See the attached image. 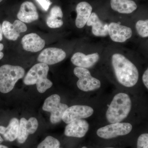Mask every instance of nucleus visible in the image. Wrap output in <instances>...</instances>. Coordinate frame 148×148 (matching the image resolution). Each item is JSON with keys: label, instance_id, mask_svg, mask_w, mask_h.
<instances>
[{"label": "nucleus", "instance_id": "1", "mask_svg": "<svg viewBox=\"0 0 148 148\" xmlns=\"http://www.w3.org/2000/svg\"><path fill=\"white\" fill-rule=\"evenodd\" d=\"M112 64L118 82L122 85L132 87L138 82L139 73L135 64L124 55L115 53L112 56Z\"/></svg>", "mask_w": 148, "mask_h": 148}, {"label": "nucleus", "instance_id": "2", "mask_svg": "<svg viewBox=\"0 0 148 148\" xmlns=\"http://www.w3.org/2000/svg\"><path fill=\"white\" fill-rule=\"evenodd\" d=\"M132 107V101L128 94L119 92L114 96L107 110L106 117L110 123L121 122L128 116Z\"/></svg>", "mask_w": 148, "mask_h": 148}, {"label": "nucleus", "instance_id": "3", "mask_svg": "<svg viewBox=\"0 0 148 148\" xmlns=\"http://www.w3.org/2000/svg\"><path fill=\"white\" fill-rule=\"evenodd\" d=\"M49 67L47 64L38 63L33 66L24 77V82L27 85H36L38 91L44 93L53 85V83L47 79Z\"/></svg>", "mask_w": 148, "mask_h": 148}, {"label": "nucleus", "instance_id": "4", "mask_svg": "<svg viewBox=\"0 0 148 148\" xmlns=\"http://www.w3.org/2000/svg\"><path fill=\"white\" fill-rule=\"evenodd\" d=\"M25 70L18 66L3 65L0 67V92L7 93L13 89L17 81L25 75Z\"/></svg>", "mask_w": 148, "mask_h": 148}, {"label": "nucleus", "instance_id": "5", "mask_svg": "<svg viewBox=\"0 0 148 148\" xmlns=\"http://www.w3.org/2000/svg\"><path fill=\"white\" fill-rule=\"evenodd\" d=\"M74 73L78 78L77 85L80 90L84 92H88L101 87L100 81L92 76L90 72L87 69L76 67L74 69Z\"/></svg>", "mask_w": 148, "mask_h": 148}, {"label": "nucleus", "instance_id": "6", "mask_svg": "<svg viewBox=\"0 0 148 148\" xmlns=\"http://www.w3.org/2000/svg\"><path fill=\"white\" fill-rule=\"evenodd\" d=\"M132 125L128 123H116L101 127L97 130L98 137L110 139L129 134L132 130Z\"/></svg>", "mask_w": 148, "mask_h": 148}, {"label": "nucleus", "instance_id": "7", "mask_svg": "<svg viewBox=\"0 0 148 148\" xmlns=\"http://www.w3.org/2000/svg\"><path fill=\"white\" fill-rule=\"evenodd\" d=\"M93 109L90 106L75 105L69 107L64 112L62 120L69 124L77 120L87 118L92 115Z\"/></svg>", "mask_w": 148, "mask_h": 148}, {"label": "nucleus", "instance_id": "8", "mask_svg": "<svg viewBox=\"0 0 148 148\" xmlns=\"http://www.w3.org/2000/svg\"><path fill=\"white\" fill-rule=\"evenodd\" d=\"M108 32L111 40L116 42H124L130 38L132 35L131 28L115 22L109 24Z\"/></svg>", "mask_w": 148, "mask_h": 148}, {"label": "nucleus", "instance_id": "9", "mask_svg": "<svg viewBox=\"0 0 148 148\" xmlns=\"http://www.w3.org/2000/svg\"><path fill=\"white\" fill-rule=\"evenodd\" d=\"M66 52L61 49L50 47L45 49L39 55L38 61L47 65H53L59 63L66 58Z\"/></svg>", "mask_w": 148, "mask_h": 148}, {"label": "nucleus", "instance_id": "10", "mask_svg": "<svg viewBox=\"0 0 148 148\" xmlns=\"http://www.w3.org/2000/svg\"><path fill=\"white\" fill-rule=\"evenodd\" d=\"M3 33L7 39L10 40H16L20 36V33L26 32L27 25L19 20H16L13 24L5 21L2 25Z\"/></svg>", "mask_w": 148, "mask_h": 148}, {"label": "nucleus", "instance_id": "11", "mask_svg": "<svg viewBox=\"0 0 148 148\" xmlns=\"http://www.w3.org/2000/svg\"><path fill=\"white\" fill-rule=\"evenodd\" d=\"M89 126L86 121L83 119L77 120L66 125L64 134L67 137L82 138L87 133Z\"/></svg>", "mask_w": 148, "mask_h": 148}, {"label": "nucleus", "instance_id": "12", "mask_svg": "<svg viewBox=\"0 0 148 148\" xmlns=\"http://www.w3.org/2000/svg\"><path fill=\"white\" fill-rule=\"evenodd\" d=\"M99 53L96 52L86 55L82 52L74 53L71 58L72 64L80 68L88 69L95 65L100 59Z\"/></svg>", "mask_w": 148, "mask_h": 148}, {"label": "nucleus", "instance_id": "13", "mask_svg": "<svg viewBox=\"0 0 148 148\" xmlns=\"http://www.w3.org/2000/svg\"><path fill=\"white\" fill-rule=\"evenodd\" d=\"M21 44L24 50L36 52L43 49L45 46V42L36 34L31 33L23 37Z\"/></svg>", "mask_w": 148, "mask_h": 148}, {"label": "nucleus", "instance_id": "14", "mask_svg": "<svg viewBox=\"0 0 148 148\" xmlns=\"http://www.w3.org/2000/svg\"><path fill=\"white\" fill-rule=\"evenodd\" d=\"M17 17L23 23H29L38 20L39 15L34 4L32 2L25 1L21 5Z\"/></svg>", "mask_w": 148, "mask_h": 148}, {"label": "nucleus", "instance_id": "15", "mask_svg": "<svg viewBox=\"0 0 148 148\" xmlns=\"http://www.w3.org/2000/svg\"><path fill=\"white\" fill-rule=\"evenodd\" d=\"M92 7L87 2H81L77 5L76 8L77 15L75 20L77 28L82 29L85 27L92 13Z\"/></svg>", "mask_w": 148, "mask_h": 148}, {"label": "nucleus", "instance_id": "16", "mask_svg": "<svg viewBox=\"0 0 148 148\" xmlns=\"http://www.w3.org/2000/svg\"><path fill=\"white\" fill-rule=\"evenodd\" d=\"M86 24L92 27V34L96 36L106 37L108 35V25L104 24L95 12H92Z\"/></svg>", "mask_w": 148, "mask_h": 148}, {"label": "nucleus", "instance_id": "17", "mask_svg": "<svg viewBox=\"0 0 148 148\" xmlns=\"http://www.w3.org/2000/svg\"><path fill=\"white\" fill-rule=\"evenodd\" d=\"M110 5L113 10L124 14L132 13L138 8L132 0H110Z\"/></svg>", "mask_w": 148, "mask_h": 148}, {"label": "nucleus", "instance_id": "18", "mask_svg": "<svg viewBox=\"0 0 148 148\" xmlns=\"http://www.w3.org/2000/svg\"><path fill=\"white\" fill-rule=\"evenodd\" d=\"M19 122L16 118H13L10 121L7 127L0 126V134L3 136L7 141L13 142L18 136Z\"/></svg>", "mask_w": 148, "mask_h": 148}, {"label": "nucleus", "instance_id": "19", "mask_svg": "<svg viewBox=\"0 0 148 148\" xmlns=\"http://www.w3.org/2000/svg\"><path fill=\"white\" fill-rule=\"evenodd\" d=\"M64 14L60 7L55 5L51 9L49 15L46 19L47 26L52 29L60 28L64 24L62 20Z\"/></svg>", "mask_w": 148, "mask_h": 148}, {"label": "nucleus", "instance_id": "20", "mask_svg": "<svg viewBox=\"0 0 148 148\" xmlns=\"http://www.w3.org/2000/svg\"><path fill=\"white\" fill-rule=\"evenodd\" d=\"M61 103V97L58 94L50 95L45 101L42 110L46 112H51L55 110Z\"/></svg>", "mask_w": 148, "mask_h": 148}, {"label": "nucleus", "instance_id": "21", "mask_svg": "<svg viewBox=\"0 0 148 148\" xmlns=\"http://www.w3.org/2000/svg\"><path fill=\"white\" fill-rule=\"evenodd\" d=\"M68 106L64 103H60L58 107L53 112H51L50 121L53 124H56L60 122L62 120L63 115Z\"/></svg>", "mask_w": 148, "mask_h": 148}, {"label": "nucleus", "instance_id": "22", "mask_svg": "<svg viewBox=\"0 0 148 148\" xmlns=\"http://www.w3.org/2000/svg\"><path fill=\"white\" fill-rule=\"evenodd\" d=\"M27 121V120L26 119L22 118L19 121L18 136L16 139L20 144L25 143L29 135L26 127Z\"/></svg>", "mask_w": 148, "mask_h": 148}, {"label": "nucleus", "instance_id": "23", "mask_svg": "<svg viewBox=\"0 0 148 148\" xmlns=\"http://www.w3.org/2000/svg\"><path fill=\"white\" fill-rule=\"evenodd\" d=\"M60 142L57 139L49 136L40 143L37 148H60Z\"/></svg>", "mask_w": 148, "mask_h": 148}, {"label": "nucleus", "instance_id": "24", "mask_svg": "<svg viewBox=\"0 0 148 148\" xmlns=\"http://www.w3.org/2000/svg\"><path fill=\"white\" fill-rule=\"evenodd\" d=\"M136 31L138 34L143 38L148 37V20H140L135 25Z\"/></svg>", "mask_w": 148, "mask_h": 148}, {"label": "nucleus", "instance_id": "25", "mask_svg": "<svg viewBox=\"0 0 148 148\" xmlns=\"http://www.w3.org/2000/svg\"><path fill=\"white\" fill-rule=\"evenodd\" d=\"M38 122L36 118L31 117L26 123V127L29 135L34 134L38 129Z\"/></svg>", "mask_w": 148, "mask_h": 148}, {"label": "nucleus", "instance_id": "26", "mask_svg": "<svg viewBox=\"0 0 148 148\" xmlns=\"http://www.w3.org/2000/svg\"><path fill=\"white\" fill-rule=\"evenodd\" d=\"M137 148H148V133H144L139 136L137 142Z\"/></svg>", "mask_w": 148, "mask_h": 148}, {"label": "nucleus", "instance_id": "27", "mask_svg": "<svg viewBox=\"0 0 148 148\" xmlns=\"http://www.w3.org/2000/svg\"><path fill=\"white\" fill-rule=\"evenodd\" d=\"M36 1L39 4L42 9L45 11H47L51 5L52 3L50 0H36Z\"/></svg>", "mask_w": 148, "mask_h": 148}, {"label": "nucleus", "instance_id": "28", "mask_svg": "<svg viewBox=\"0 0 148 148\" xmlns=\"http://www.w3.org/2000/svg\"><path fill=\"white\" fill-rule=\"evenodd\" d=\"M143 83L146 86V88L148 89V69H147L144 72L143 75Z\"/></svg>", "mask_w": 148, "mask_h": 148}, {"label": "nucleus", "instance_id": "29", "mask_svg": "<svg viewBox=\"0 0 148 148\" xmlns=\"http://www.w3.org/2000/svg\"><path fill=\"white\" fill-rule=\"evenodd\" d=\"M4 48V45L3 44L0 43V60L2 59L3 57V53L1 51L3 50Z\"/></svg>", "mask_w": 148, "mask_h": 148}, {"label": "nucleus", "instance_id": "30", "mask_svg": "<svg viewBox=\"0 0 148 148\" xmlns=\"http://www.w3.org/2000/svg\"><path fill=\"white\" fill-rule=\"evenodd\" d=\"M3 31L2 29V25L0 24V41H1L3 39Z\"/></svg>", "mask_w": 148, "mask_h": 148}, {"label": "nucleus", "instance_id": "31", "mask_svg": "<svg viewBox=\"0 0 148 148\" xmlns=\"http://www.w3.org/2000/svg\"><path fill=\"white\" fill-rule=\"evenodd\" d=\"M0 148H8L7 146L0 145Z\"/></svg>", "mask_w": 148, "mask_h": 148}, {"label": "nucleus", "instance_id": "32", "mask_svg": "<svg viewBox=\"0 0 148 148\" xmlns=\"http://www.w3.org/2000/svg\"><path fill=\"white\" fill-rule=\"evenodd\" d=\"M3 141V140L2 138L1 137V135H0V144L2 143Z\"/></svg>", "mask_w": 148, "mask_h": 148}, {"label": "nucleus", "instance_id": "33", "mask_svg": "<svg viewBox=\"0 0 148 148\" xmlns=\"http://www.w3.org/2000/svg\"><path fill=\"white\" fill-rule=\"evenodd\" d=\"M82 148H87L86 147H82Z\"/></svg>", "mask_w": 148, "mask_h": 148}, {"label": "nucleus", "instance_id": "34", "mask_svg": "<svg viewBox=\"0 0 148 148\" xmlns=\"http://www.w3.org/2000/svg\"><path fill=\"white\" fill-rule=\"evenodd\" d=\"M3 0H0V2H1Z\"/></svg>", "mask_w": 148, "mask_h": 148}, {"label": "nucleus", "instance_id": "35", "mask_svg": "<svg viewBox=\"0 0 148 148\" xmlns=\"http://www.w3.org/2000/svg\"><path fill=\"white\" fill-rule=\"evenodd\" d=\"M112 148V147H108V148Z\"/></svg>", "mask_w": 148, "mask_h": 148}]
</instances>
